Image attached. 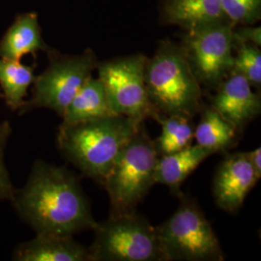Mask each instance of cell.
<instances>
[{
    "label": "cell",
    "mask_w": 261,
    "mask_h": 261,
    "mask_svg": "<svg viewBox=\"0 0 261 261\" xmlns=\"http://www.w3.org/2000/svg\"><path fill=\"white\" fill-rule=\"evenodd\" d=\"M11 202L36 234L74 236L97 224L79 178L65 167L41 160Z\"/></svg>",
    "instance_id": "obj_1"
},
{
    "label": "cell",
    "mask_w": 261,
    "mask_h": 261,
    "mask_svg": "<svg viewBox=\"0 0 261 261\" xmlns=\"http://www.w3.org/2000/svg\"><path fill=\"white\" fill-rule=\"evenodd\" d=\"M93 230L89 261H166L156 227L137 213L110 217Z\"/></svg>",
    "instance_id": "obj_5"
},
{
    "label": "cell",
    "mask_w": 261,
    "mask_h": 261,
    "mask_svg": "<svg viewBox=\"0 0 261 261\" xmlns=\"http://www.w3.org/2000/svg\"><path fill=\"white\" fill-rule=\"evenodd\" d=\"M159 154L154 141L141 124L105 179L111 203V216L136 213L137 207L155 184Z\"/></svg>",
    "instance_id": "obj_4"
},
{
    "label": "cell",
    "mask_w": 261,
    "mask_h": 261,
    "mask_svg": "<svg viewBox=\"0 0 261 261\" xmlns=\"http://www.w3.org/2000/svg\"><path fill=\"white\" fill-rule=\"evenodd\" d=\"M144 77L150 103L156 112L193 118L203 107L201 85L183 47L163 43L156 55L147 58Z\"/></svg>",
    "instance_id": "obj_3"
},
{
    "label": "cell",
    "mask_w": 261,
    "mask_h": 261,
    "mask_svg": "<svg viewBox=\"0 0 261 261\" xmlns=\"http://www.w3.org/2000/svg\"><path fill=\"white\" fill-rule=\"evenodd\" d=\"M34 79V66L0 58V87L5 103L12 112H19L23 106Z\"/></svg>",
    "instance_id": "obj_18"
},
{
    "label": "cell",
    "mask_w": 261,
    "mask_h": 261,
    "mask_svg": "<svg viewBox=\"0 0 261 261\" xmlns=\"http://www.w3.org/2000/svg\"><path fill=\"white\" fill-rule=\"evenodd\" d=\"M147 57L125 56L98 63L99 80L103 83L112 110L138 123L152 118L156 112L147 94L144 70Z\"/></svg>",
    "instance_id": "obj_9"
},
{
    "label": "cell",
    "mask_w": 261,
    "mask_h": 261,
    "mask_svg": "<svg viewBox=\"0 0 261 261\" xmlns=\"http://www.w3.org/2000/svg\"><path fill=\"white\" fill-rule=\"evenodd\" d=\"M236 43H250L260 47V28H245L234 31Z\"/></svg>",
    "instance_id": "obj_23"
},
{
    "label": "cell",
    "mask_w": 261,
    "mask_h": 261,
    "mask_svg": "<svg viewBox=\"0 0 261 261\" xmlns=\"http://www.w3.org/2000/svg\"><path fill=\"white\" fill-rule=\"evenodd\" d=\"M237 54L234 56L232 72L242 75L252 86L260 87L261 53L255 45L236 43Z\"/></svg>",
    "instance_id": "obj_20"
},
{
    "label": "cell",
    "mask_w": 261,
    "mask_h": 261,
    "mask_svg": "<svg viewBox=\"0 0 261 261\" xmlns=\"http://www.w3.org/2000/svg\"><path fill=\"white\" fill-rule=\"evenodd\" d=\"M103 83L90 76L68 105L62 125L89 121L115 115Z\"/></svg>",
    "instance_id": "obj_15"
},
{
    "label": "cell",
    "mask_w": 261,
    "mask_h": 261,
    "mask_svg": "<svg viewBox=\"0 0 261 261\" xmlns=\"http://www.w3.org/2000/svg\"><path fill=\"white\" fill-rule=\"evenodd\" d=\"M235 45L233 25L226 20L188 30L182 47L201 86L217 88L232 72Z\"/></svg>",
    "instance_id": "obj_8"
},
{
    "label": "cell",
    "mask_w": 261,
    "mask_h": 261,
    "mask_svg": "<svg viewBox=\"0 0 261 261\" xmlns=\"http://www.w3.org/2000/svg\"><path fill=\"white\" fill-rule=\"evenodd\" d=\"M214 150L198 144L190 145L174 153L159 156L155 168V184L168 186L172 193L180 195V186L205 159L215 154Z\"/></svg>",
    "instance_id": "obj_14"
},
{
    "label": "cell",
    "mask_w": 261,
    "mask_h": 261,
    "mask_svg": "<svg viewBox=\"0 0 261 261\" xmlns=\"http://www.w3.org/2000/svg\"><path fill=\"white\" fill-rule=\"evenodd\" d=\"M0 98H3V95H2V92H0Z\"/></svg>",
    "instance_id": "obj_25"
},
{
    "label": "cell",
    "mask_w": 261,
    "mask_h": 261,
    "mask_svg": "<svg viewBox=\"0 0 261 261\" xmlns=\"http://www.w3.org/2000/svg\"><path fill=\"white\" fill-rule=\"evenodd\" d=\"M47 54L49 65L35 76L32 96L20 108L19 115L37 109H48L62 117L68 105L98 66L90 49L81 56H61L54 50Z\"/></svg>",
    "instance_id": "obj_7"
},
{
    "label": "cell",
    "mask_w": 261,
    "mask_h": 261,
    "mask_svg": "<svg viewBox=\"0 0 261 261\" xmlns=\"http://www.w3.org/2000/svg\"><path fill=\"white\" fill-rule=\"evenodd\" d=\"M165 15L168 22L187 30L226 20L220 0H168Z\"/></svg>",
    "instance_id": "obj_16"
},
{
    "label": "cell",
    "mask_w": 261,
    "mask_h": 261,
    "mask_svg": "<svg viewBox=\"0 0 261 261\" xmlns=\"http://www.w3.org/2000/svg\"><path fill=\"white\" fill-rule=\"evenodd\" d=\"M141 124L120 114L61 124L57 145L62 156L84 176L103 185L122 150Z\"/></svg>",
    "instance_id": "obj_2"
},
{
    "label": "cell",
    "mask_w": 261,
    "mask_h": 261,
    "mask_svg": "<svg viewBox=\"0 0 261 261\" xmlns=\"http://www.w3.org/2000/svg\"><path fill=\"white\" fill-rule=\"evenodd\" d=\"M257 181L246 152L228 154L215 174L213 194L216 204L225 212H236Z\"/></svg>",
    "instance_id": "obj_10"
},
{
    "label": "cell",
    "mask_w": 261,
    "mask_h": 261,
    "mask_svg": "<svg viewBox=\"0 0 261 261\" xmlns=\"http://www.w3.org/2000/svg\"><path fill=\"white\" fill-rule=\"evenodd\" d=\"M199 113L200 120L194 134L196 144L214 150L216 153L229 149L236 144L240 133L214 108L202 107Z\"/></svg>",
    "instance_id": "obj_17"
},
{
    "label": "cell",
    "mask_w": 261,
    "mask_h": 261,
    "mask_svg": "<svg viewBox=\"0 0 261 261\" xmlns=\"http://www.w3.org/2000/svg\"><path fill=\"white\" fill-rule=\"evenodd\" d=\"M224 18L231 24L252 23L259 19L261 0H220Z\"/></svg>",
    "instance_id": "obj_21"
},
{
    "label": "cell",
    "mask_w": 261,
    "mask_h": 261,
    "mask_svg": "<svg viewBox=\"0 0 261 261\" xmlns=\"http://www.w3.org/2000/svg\"><path fill=\"white\" fill-rule=\"evenodd\" d=\"M40 50L51 49L43 40L36 13L19 15L0 40V58L20 61L24 56H36Z\"/></svg>",
    "instance_id": "obj_13"
},
{
    "label": "cell",
    "mask_w": 261,
    "mask_h": 261,
    "mask_svg": "<svg viewBox=\"0 0 261 261\" xmlns=\"http://www.w3.org/2000/svg\"><path fill=\"white\" fill-rule=\"evenodd\" d=\"M246 156L251 164L253 172L256 178L259 180L261 177V149L257 147L251 152H246Z\"/></svg>",
    "instance_id": "obj_24"
},
{
    "label": "cell",
    "mask_w": 261,
    "mask_h": 261,
    "mask_svg": "<svg viewBox=\"0 0 261 261\" xmlns=\"http://www.w3.org/2000/svg\"><path fill=\"white\" fill-rule=\"evenodd\" d=\"M211 107L239 133L261 112L260 96L242 75L231 72L217 87Z\"/></svg>",
    "instance_id": "obj_11"
},
{
    "label": "cell",
    "mask_w": 261,
    "mask_h": 261,
    "mask_svg": "<svg viewBox=\"0 0 261 261\" xmlns=\"http://www.w3.org/2000/svg\"><path fill=\"white\" fill-rule=\"evenodd\" d=\"M17 261H89L88 248L76 242L73 236L36 234L28 242L15 249Z\"/></svg>",
    "instance_id": "obj_12"
},
{
    "label": "cell",
    "mask_w": 261,
    "mask_h": 261,
    "mask_svg": "<svg viewBox=\"0 0 261 261\" xmlns=\"http://www.w3.org/2000/svg\"><path fill=\"white\" fill-rule=\"evenodd\" d=\"M12 134L10 122L0 123V200L12 201L16 189L10 180L8 170L4 164V151Z\"/></svg>",
    "instance_id": "obj_22"
},
{
    "label": "cell",
    "mask_w": 261,
    "mask_h": 261,
    "mask_svg": "<svg viewBox=\"0 0 261 261\" xmlns=\"http://www.w3.org/2000/svg\"><path fill=\"white\" fill-rule=\"evenodd\" d=\"M166 261H222L224 254L214 229L198 206L182 196L168 221L156 227Z\"/></svg>",
    "instance_id": "obj_6"
},
{
    "label": "cell",
    "mask_w": 261,
    "mask_h": 261,
    "mask_svg": "<svg viewBox=\"0 0 261 261\" xmlns=\"http://www.w3.org/2000/svg\"><path fill=\"white\" fill-rule=\"evenodd\" d=\"M162 126L161 136L154 141L159 156L174 153L192 144L195 127L192 118L180 114L155 112L152 116Z\"/></svg>",
    "instance_id": "obj_19"
}]
</instances>
